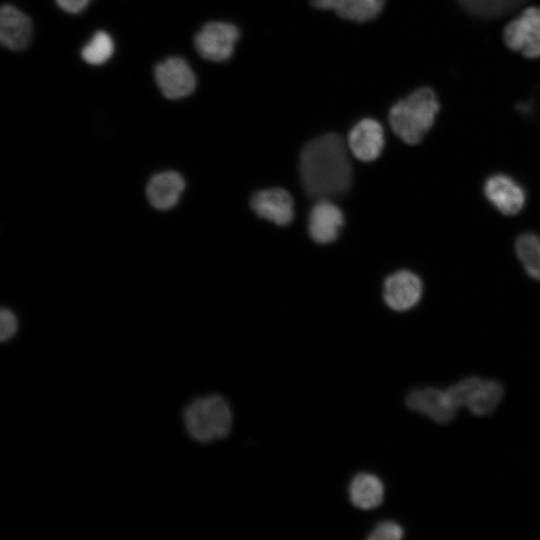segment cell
<instances>
[{
	"label": "cell",
	"mask_w": 540,
	"mask_h": 540,
	"mask_svg": "<svg viewBox=\"0 0 540 540\" xmlns=\"http://www.w3.org/2000/svg\"><path fill=\"white\" fill-rule=\"evenodd\" d=\"M445 390L457 409L466 407L477 416L492 413L504 395L503 386L498 381L479 377L462 379Z\"/></svg>",
	"instance_id": "277c9868"
},
{
	"label": "cell",
	"mask_w": 540,
	"mask_h": 540,
	"mask_svg": "<svg viewBox=\"0 0 540 540\" xmlns=\"http://www.w3.org/2000/svg\"><path fill=\"white\" fill-rule=\"evenodd\" d=\"M515 250L527 274L540 281V237L534 233L521 234Z\"/></svg>",
	"instance_id": "d6986e66"
},
{
	"label": "cell",
	"mask_w": 540,
	"mask_h": 540,
	"mask_svg": "<svg viewBox=\"0 0 540 540\" xmlns=\"http://www.w3.org/2000/svg\"><path fill=\"white\" fill-rule=\"evenodd\" d=\"M347 142L337 133L320 135L305 144L299 171L305 192L317 200L345 193L351 185L352 166Z\"/></svg>",
	"instance_id": "6da1fadb"
},
{
	"label": "cell",
	"mask_w": 540,
	"mask_h": 540,
	"mask_svg": "<svg viewBox=\"0 0 540 540\" xmlns=\"http://www.w3.org/2000/svg\"><path fill=\"white\" fill-rule=\"evenodd\" d=\"M402 527L394 521H383L376 525L368 536L369 540H398L403 537Z\"/></svg>",
	"instance_id": "44dd1931"
},
{
	"label": "cell",
	"mask_w": 540,
	"mask_h": 540,
	"mask_svg": "<svg viewBox=\"0 0 540 540\" xmlns=\"http://www.w3.org/2000/svg\"><path fill=\"white\" fill-rule=\"evenodd\" d=\"M484 195L501 213L515 215L522 210L526 202L523 187L505 174L490 176L484 183Z\"/></svg>",
	"instance_id": "30bf717a"
},
{
	"label": "cell",
	"mask_w": 540,
	"mask_h": 540,
	"mask_svg": "<svg viewBox=\"0 0 540 540\" xmlns=\"http://www.w3.org/2000/svg\"><path fill=\"white\" fill-rule=\"evenodd\" d=\"M185 189L183 176L176 171H163L151 177L146 186V196L150 205L166 211L173 208Z\"/></svg>",
	"instance_id": "9a60e30c"
},
{
	"label": "cell",
	"mask_w": 540,
	"mask_h": 540,
	"mask_svg": "<svg viewBox=\"0 0 540 540\" xmlns=\"http://www.w3.org/2000/svg\"><path fill=\"white\" fill-rule=\"evenodd\" d=\"M91 0H55L56 4L65 12L76 14L84 10Z\"/></svg>",
	"instance_id": "603a6c76"
},
{
	"label": "cell",
	"mask_w": 540,
	"mask_h": 540,
	"mask_svg": "<svg viewBox=\"0 0 540 540\" xmlns=\"http://www.w3.org/2000/svg\"><path fill=\"white\" fill-rule=\"evenodd\" d=\"M31 19L21 10L5 4L0 11V42L13 51L25 49L31 39Z\"/></svg>",
	"instance_id": "4fadbf2b"
},
{
	"label": "cell",
	"mask_w": 540,
	"mask_h": 540,
	"mask_svg": "<svg viewBox=\"0 0 540 540\" xmlns=\"http://www.w3.org/2000/svg\"><path fill=\"white\" fill-rule=\"evenodd\" d=\"M252 210L261 218L277 225L289 224L294 216L291 195L282 188H270L256 192L250 201Z\"/></svg>",
	"instance_id": "7c38bea8"
},
{
	"label": "cell",
	"mask_w": 540,
	"mask_h": 540,
	"mask_svg": "<svg viewBox=\"0 0 540 540\" xmlns=\"http://www.w3.org/2000/svg\"><path fill=\"white\" fill-rule=\"evenodd\" d=\"M384 143L383 127L373 118H364L356 123L347 138V145L351 153L364 162L378 158Z\"/></svg>",
	"instance_id": "8fae6325"
},
{
	"label": "cell",
	"mask_w": 540,
	"mask_h": 540,
	"mask_svg": "<svg viewBox=\"0 0 540 540\" xmlns=\"http://www.w3.org/2000/svg\"><path fill=\"white\" fill-rule=\"evenodd\" d=\"M239 38L240 31L234 24L211 21L195 35L194 46L204 59L223 62L231 58Z\"/></svg>",
	"instance_id": "8992f818"
},
{
	"label": "cell",
	"mask_w": 540,
	"mask_h": 540,
	"mask_svg": "<svg viewBox=\"0 0 540 540\" xmlns=\"http://www.w3.org/2000/svg\"><path fill=\"white\" fill-rule=\"evenodd\" d=\"M467 13L483 19L497 18L506 15L527 0H455Z\"/></svg>",
	"instance_id": "ac0fdd59"
},
{
	"label": "cell",
	"mask_w": 540,
	"mask_h": 540,
	"mask_svg": "<svg viewBox=\"0 0 540 540\" xmlns=\"http://www.w3.org/2000/svg\"><path fill=\"white\" fill-rule=\"evenodd\" d=\"M113 52V39L106 31L99 30L82 48L81 57L90 65H102L112 57Z\"/></svg>",
	"instance_id": "ffe728a7"
},
{
	"label": "cell",
	"mask_w": 540,
	"mask_h": 540,
	"mask_svg": "<svg viewBox=\"0 0 540 540\" xmlns=\"http://www.w3.org/2000/svg\"><path fill=\"white\" fill-rule=\"evenodd\" d=\"M439 108L438 98L432 89L418 88L390 108V127L402 141L415 145L431 129Z\"/></svg>",
	"instance_id": "7a4b0ae2"
},
{
	"label": "cell",
	"mask_w": 540,
	"mask_h": 540,
	"mask_svg": "<svg viewBox=\"0 0 540 540\" xmlns=\"http://www.w3.org/2000/svg\"><path fill=\"white\" fill-rule=\"evenodd\" d=\"M423 285L421 279L408 270L390 275L384 283V300L395 311H407L421 299Z\"/></svg>",
	"instance_id": "9c48e42d"
},
{
	"label": "cell",
	"mask_w": 540,
	"mask_h": 540,
	"mask_svg": "<svg viewBox=\"0 0 540 540\" xmlns=\"http://www.w3.org/2000/svg\"><path fill=\"white\" fill-rule=\"evenodd\" d=\"M313 7L335 12L345 20L363 23L375 19L385 0H310Z\"/></svg>",
	"instance_id": "2e32d148"
},
{
	"label": "cell",
	"mask_w": 540,
	"mask_h": 540,
	"mask_svg": "<svg viewBox=\"0 0 540 540\" xmlns=\"http://www.w3.org/2000/svg\"><path fill=\"white\" fill-rule=\"evenodd\" d=\"M18 330V320L16 315L7 308H2L0 312V340L5 342L10 340Z\"/></svg>",
	"instance_id": "7402d4cb"
},
{
	"label": "cell",
	"mask_w": 540,
	"mask_h": 540,
	"mask_svg": "<svg viewBox=\"0 0 540 540\" xmlns=\"http://www.w3.org/2000/svg\"><path fill=\"white\" fill-rule=\"evenodd\" d=\"M406 405L438 424L452 421L458 410L450 401L446 390L436 387L411 390L406 396Z\"/></svg>",
	"instance_id": "ba28073f"
},
{
	"label": "cell",
	"mask_w": 540,
	"mask_h": 540,
	"mask_svg": "<svg viewBox=\"0 0 540 540\" xmlns=\"http://www.w3.org/2000/svg\"><path fill=\"white\" fill-rule=\"evenodd\" d=\"M503 40L526 58H540V7H527L514 17L503 30Z\"/></svg>",
	"instance_id": "5b68a950"
},
{
	"label": "cell",
	"mask_w": 540,
	"mask_h": 540,
	"mask_svg": "<svg viewBox=\"0 0 540 540\" xmlns=\"http://www.w3.org/2000/svg\"><path fill=\"white\" fill-rule=\"evenodd\" d=\"M182 418L187 434L199 443H210L228 436L233 415L228 401L219 394H208L190 401Z\"/></svg>",
	"instance_id": "3957f363"
},
{
	"label": "cell",
	"mask_w": 540,
	"mask_h": 540,
	"mask_svg": "<svg viewBox=\"0 0 540 540\" xmlns=\"http://www.w3.org/2000/svg\"><path fill=\"white\" fill-rule=\"evenodd\" d=\"M155 81L164 97L180 99L193 93L195 74L188 62L178 56H170L159 62L154 69Z\"/></svg>",
	"instance_id": "52a82bcc"
},
{
	"label": "cell",
	"mask_w": 540,
	"mask_h": 540,
	"mask_svg": "<svg viewBox=\"0 0 540 540\" xmlns=\"http://www.w3.org/2000/svg\"><path fill=\"white\" fill-rule=\"evenodd\" d=\"M348 493L354 506L368 510L376 508L382 503L384 486L376 475L359 473L351 480Z\"/></svg>",
	"instance_id": "e0dca14e"
},
{
	"label": "cell",
	"mask_w": 540,
	"mask_h": 540,
	"mask_svg": "<svg viewBox=\"0 0 540 540\" xmlns=\"http://www.w3.org/2000/svg\"><path fill=\"white\" fill-rule=\"evenodd\" d=\"M344 224L342 211L328 199L318 200L308 219L311 238L320 244L334 241Z\"/></svg>",
	"instance_id": "5bb4252c"
}]
</instances>
